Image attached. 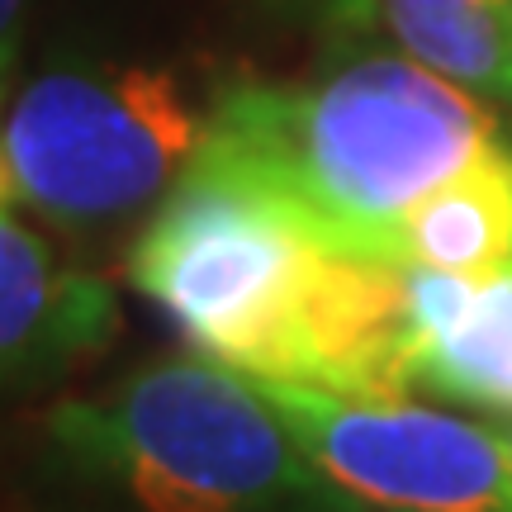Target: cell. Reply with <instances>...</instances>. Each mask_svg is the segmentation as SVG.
<instances>
[{
	"label": "cell",
	"instance_id": "6da1fadb",
	"mask_svg": "<svg viewBox=\"0 0 512 512\" xmlns=\"http://www.w3.org/2000/svg\"><path fill=\"white\" fill-rule=\"evenodd\" d=\"M484 105L408 53L361 57L304 86L228 91L200 157L261 185L332 252L399 261L403 219L503 143Z\"/></svg>",
	"mask_w": 512,
	"mask_h": 512
},
{
	"label": "cell",
	"instance_id": "7a4b0ae2",
	"mask_svg": "<svg viewBox=\"0 0 512 512\" xmlns=\"http://www.w3.org/2000/svg\"><path fill=\"white\" fill-rule=\"evenodd\" d=\"M48 441L119 512H280L323 489L266 389L219 361H162L62 403Z\"/></svg>",
	"mask_w": 512,
	"mask_h": 512
},
{
	"label": "cell",
	"instance_id": "3957f363",
	"mask_svg": "<svg viewBox=\"0 0 512 512\" xmlns=\"http://www.w3.org/2000/svg\"><path fill=\"white\" fill-rule=\"evenodd\" d=\"M318 247L261 185L195 157L133 242L128 280L209 361L280 384Z\"/></svg>",
	"mask_w": 512,
	"mask_h": 512
},
{
	"label": "cell",
	"instance_id": "277c9868",
	"mask_svg": "<svg viewBox=\"0 0 512 512\" xmlns=\"http://www.w3.org/2000/svg\"><path fill=\"white\" fill-rule=\"evenodd\" d=\"M209 119L157 67L62 62L24 81L5 110L19 190L62 228H110L176 190L200 157Z\"/></svg>",
	"mask_w": 512,
	"mask_h": 512
},
{
	"label": "cell",
	"instance_id": "5b68a950",
	"mask_svg": "<svg viewBox=\"0 0 512 512\" xmlns=\"http://www.w3.org/2000/svg\"><path fill=\"white\" fill-rule=\"evenodd\" d=\"M318 484L384 512H512V441L489 422L356 399L313 384H266Z\"/></svg>",
	"mask_w": 512,
	"mask_h": 512
},
{
	"label": "cell",
	"instance_id": "8992f818",
	"mask_svg": "<svg viewBox=\"0 0 512 512\" xmlns=\"http://www.w3.org/2000/svg\"><path fill=\"white\" fill-rule=\"evenodd\" d=\"M105 280L62 266L34 228L0 214V394L53 380L114 337Z\"/></svg>",
	"mask_w": 512,
	"mask_h": 512
},
{
	"label": "cell",
	"instance_id": "52a82bcc",
	"mask_svg": "<svg viewBox=\"0 0 512 512\" xmlns=\"http://www.w3.org/2000/svg\"><path fill=\"white\" fill-rule=\"evenodd\" d=\"M408 271L418 384L484 413H512V271Z\"/></svg>",
	"mask_w": 512,
	"mask_h": 512
},
{
	"label": "cell",
	"instance_id": "ba28073f",
	"mask_svg": "<svg viewBox=\"0 0 512 512\" xmlns=\"http://www.w3.org/2000/svg\"><path fill=\"white\" fill-rule=\"evenodd\" d=\"M394 256L403 266L451 275L512 271V147H489L479 162L432 190L403 219Z\"/></svg>",
	"mask_w": 512,
	"mask_h": 512
},
{
	"label": "cell",
	"instance_id": "9c48e42d",
	"mask_svg": "<svg viewBox=\"0 0 512 512\" xmlns=\"http://www.w3.org/2000/svg\"><path fill=\"white\" fill-rule=\"evenodd\" d=\"M403 53L489 105H512V0H356Z\"/></svg>",
	"mask_w": 512,
	"mask_h": 512
},
{
	"label": "cell",
	"instance_id": "30bf717a",
	"mask_svg": "<svg viewBox=\"0 0 512 512\" xmlns=\"http://www.w3.org/2000/svg\"><path fill=\"white\" fill-rule=\"evenodd\" d=\"M24 10L29 0H0V91L19 62V43H24Z\"/></svg>",
	"mask_w": 512,
	"mask_h": 512
},
{
	"label": "cell",
	"instance_id": "8fae6325",
	"mask_svg": "<svg viewBox=\"0 0 512 512\" xmlns=\"http://www.w3.org/2000/svg\"><path fill=\"white\" fill-rule=\"evenodd\" d=\"M24 200V190H19V176H15V162H10V147L0 138V214L10 209V204Z\"/></svg>",
	"mask_w": 512,
	"mask_h": 512
},
{
	"label": "cell",
	"instance_id": "7c38bea8",
	"mask_svg": "<svg viewBox=\"0 0 512 512\" xmlns=\"http://www.w3.org/2000/svg\"><path fill=\"white\" fill-rule=\"evenodd\" d=\"M342 5H347V10H356V0H342Z\"/></svg>",
	"mask_w": 512,
	"mask_h": 512
},
{
	"label": "cell",
	"instance_id": "4fadbf2b",
	"mask_svg": "<svg viewBox=\"0 0 512 512\" xmlns=\"http://www.w3.org/2000/svg\"><path fill=\"white\" fill-rule=\"evenodd\" d=\"M508 441H512V432H508Z\"/></svg>",
	"mask_w": 512,
	"mask_h": 512
}]
</instances>
